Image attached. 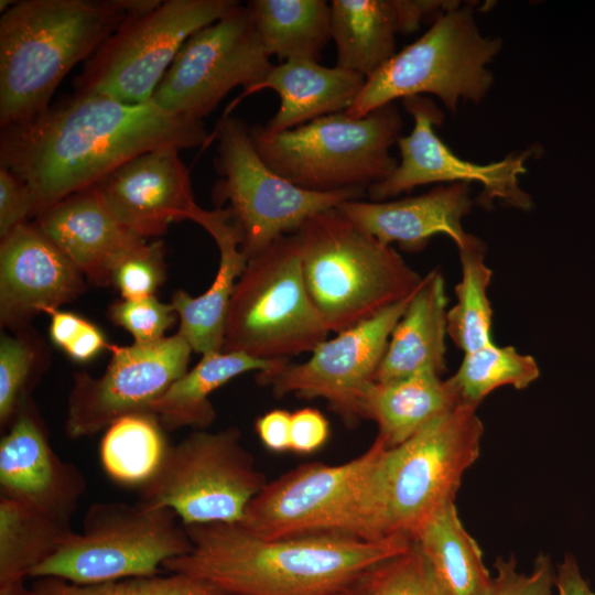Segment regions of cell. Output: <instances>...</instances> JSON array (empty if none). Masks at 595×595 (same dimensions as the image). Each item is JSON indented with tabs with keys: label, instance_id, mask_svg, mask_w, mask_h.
I'll list each match as a JSON object with an SVG mask.
<instances>
[{
	"label": "cell",
	"instance_id": "cell-8",
	"mask_svg": "<svg viewBox=\"0 0 595 595\" xmlns=\"http://www.w3.org/2000/svg\"><path fill=\"white\" fill-rule=\"evenodd\" d=\"M328 333L305 286L295 234L248 260L230 300L223 351L290 360L312 353Z\"/></svg>",
	"mask_w": 595,
	"mask_h": 595
},
{
	"label": "cell",
	"instance_id": "cell-40",
	"mask_svg": "<svg viewBox=\"0 0 595 595\" xmlns=\"http://www.w3.org/2000/svg\"><path fill=\"white\" fill-rule=\"evenodd\" d=\"M489 595H552L556 570L550 555L540 553L530 573L519 572L513 555L498 556Z\"/></svg>",
	"mask_w": 595,
	"mask_h": 595
},
{
	"label": "cell",
	"instance_id": "cell-33",
	"mask_svg": "<svg viewBox=\"0 0 595 595\" xmlns=\"http://www.w3.org/2000/svg\"><path fill=\"white\" fill-rule=\"evenodd\" d=\"M462 279L455 286L456 303L447 310V335L464 353L491 343L493 309L487 290L491 269L485 262L486 246L474 235L457 246Z\"/></svg>",
	"mask_w": 595,
	"mask_h": 595
},
{
	"label": "cell",
	"instance_id": "cell-7",
	"mask_svg": "<svg viewBox=\"0 0 595 595\" xmlns=\"http://www.w3.org/2000/svg\"><path fill=\"white\" fill-rule=\"evenodd\" d=\"M473 8L458 1L441 12L421 37L366 78L345 113L360 118L397 99L422 94L435 95L452 112L459 100L479 102L494 83L487 65L502 41L480 34Z\"/></svg>",
	"mask_w": 595,
	"mask_h": 595
},
{
	"label": "cell",
	"instance_id": "cell-35",
	"mask_svg": "<svg viewBox=\"0 0 595 595\" xmlns=\"http://www.w3.org/2000/svg\"><path fill=\"white\" fill-rule=\"evenodd\" d=\"M44 348L32 327L2 333L0 338V425L8 429L22 400L31 396L47 367Z\"/></svg>",
	"mask_w": 595,
	"mask_h": 595
},
{
	"label": "cell",
	"instance_id": "cell-12",
	"mask_svg": "<svg viewBox=\"0 0 595 595\" xmlns=\"http://www.w3.org/2000/svg\"><path fill=\"white\" fill-rule=\"evenodd\" d=\"M235 426L195 430L170 445L153 478L138 489L141 504L173 510L185 526L238 524L268 483Z\"/></svg>",
	"mask_w": 595,
	"mask_h": 595
},
{
	"label": "cell",
	"instance_id": "cell-39",
	"mask_svg": "<svg viewBox=\"0 0 595 595\" xmlns=\"http://www.w3.org/2000/svg\"><path fill=\"white\" fill-rule=\"evenodd\" d=\"M108 316L113 324L128 331L136 343L142 344L164 338V333L178 318L172 304L160 302L155 295L116 301L110 304Z\"/></svg>",
	"mask_w": 595,
	"mask_h": 595
},
{
	"label": "cell",
	"instance_id": "cell-6",
	"mask_svg": "<svg viewBox=\"0 0 595 595\" xmlns=\"http://www.w3.org/2000/svg\"><path fill=\"white\" fill-rule=\"evenodd\" d=\"M402 126L391 102L360 118L339 112L278 133L255 125L250 134L262 161L301 188L320 193L367 191L397 167L390 148Z\"/></svg>",
	"mask_w": 595,
	"mask_h": 595
},
{
	"label": "cell",
	"instance_id": "cell-48",
	"mask_svg": "<svg viewBox=\"0 0 595 595\" xmlns=\"http://www.w3.org/2000/svg\"><path fill=\"white\" fill-rule=\"evenodd\" d=\"M0 595H31L24 581L0 584Z\"/></svg>",
	"mask_w": 595,
	"mask_h": 595
},
{
	"label": "cell",
	"instance_id": "cell-44",
	"mask_svg": "<svg viewBox=\"0 0 595 595\" xmlns=\"http://www.w3.org/2000/svg\"><path fill=\"white\" fill-rule=\"evenodd\" d=\"M104 333L93 323L86 322L80 332L64 351L75 361L85 363L108 348Z\"/></svg>",
	"mask_w": 595,
	"mask_h": 595
},
{
	"label": "cell",
	"instance_id": "cell-22",
	"mask_svg": "<svg viewBox=\"0 0 595 595\" xmlns=\"http://www.w3.org/2000/svg\"><path fill=\"white\" fill-rule=\"evenodd\" d=\"M451 0H333L332 39L336 66L361 74L376 73L396 54V35L418 31L455 6Z\"/></svg>",
	"mask_w": 595,
	"mask_h": 595
},
{
	"label": "cell",
	"instance_id": "cell-5",
	"mask_svg": "<svg viewBox=\"0 0 595 595\" xmlns=\"http://www.w3.org/2000/svg\"><path fill=\"white\" fill-rule=\"evenodd\" d=\"M385 442L355 458L331 465H300L267 483L238 523L263 539L334 533L363 540L382 532L378 467Z\"/></svg>",
	"mask_w": 595,
	"mask_h": 595
},
{
	"label": "cell",
	"instance_id": "cell-29",
	"mask_svg": "<svg viewBox=\"0 0 595 595\" xmlns=\"http://www.w3.org/2000/svg\"><path fill=\"white\" fill-rule=\"evenodd\" d=\"M441 595H489L494 576L455 502L429 519L413 538Z\"/></svg>",
	"mask_w": 595,
	"mask_h": 595
},
{
	"label": "cell",
	"instance_id": "cell-11",
	"mask_svg": "<svg viewBox=\"0 0 595 595\" xmlns=\"http://www.w3.org/2000/svg\"><path fill=\"white\" fill-rule=\"evenodd\" d=\"M215 169L219 178L212 190L215 208L230 209L242 234L241 251L248 260L284 235L295 234L311 217L346 201L361 199L366 190L311 192L272 171L260 158L250 127L225 115L216 125Z\"/></svg>",
	"mask_w": 595,
	"mask_h": 595
},
{
	"label": "cell",
	"instance_id": "cell-20",
	"mask_svg": "<svg viewBox=\"0 0 595 595\" xmlns=\"http://www.w3.org/2000/svg\"><path fill=\"white\" fill-rule=\"evenodd\" d=\"M180 151L162 147L143 152L95 184L113 217L143 239L163 236L197 207Z\"/></svg>",
	"mask_w": 595,
	"mask_h": 595
},
{
	"label": "cell",
	"instance_id": "cell-26",
	"mask_svg": "<svg viewBox=\"0 0 595 595\" xmlns=\"http://www.w3.org/2000/svg\"><path fill=\"white\" fill-rule=\"evenodd\" d=\"M446 307L444 278L434 269L423 275L393 328L376 375L377 382L426 371L440 376L445 372Z\"/></svg>",
	"mask_w": 595,
	"mask_h": 595
},
{
	"label": "cell",
	"instance_id": "cell-42",
	"mask_svg": "<svg viewBox=\"0 0 595 595\" xmlns=\"http://www.w3.org/2000/svg\"><path fill=\"white\" fill-rule=\"evenodd\" d=\"M329 422L315 408H302L291 413L290 451L310 455L320 451L328 441Z\"/></svg>",
	"mask_w": 595,
	"mask_h": 595
},
{
	"label": "cell",
	"instance_id": "cell-18",
	"mask_svg": "<svg viewBox=\"0 0 595 595\" xmlns=\"http://www.w3.org/2000/svg\"><path fill=\"white\" fill-rule=\"evenodd\" d=\"M86 486L83 473L54 452L32 396L25 397L0 441V496L71 521Z\"/></svg>",
	"mask_w": 595,
	"mask_h": 595
},
{
	"label": "cell",
	"instance_id": "cell-19",
	"mask_svg": "<svg viewBox=\"0 0 595 595\" xmlns=\"http://www.w3.org/2000/svg\"><path fill=\"white\" fill-rule=\"evenodd\" d=\"M85 277L33 223H24L0 242V323L18 331L37 314L77 299Z\"/></svg>",
	"mask_w": 595,
	"mask_h": 595
},
{
	"label": "cell",
	"instance_id": "cell-38",
	"mask_svg": "<svg viewBox=\"0 0 595 595\" xmlns=\"http://www.w3.org/2000/svg\"><path fill=\"white\" fill-rule=\"evenodd\" d=\"M165 278L164 245L145 241L115 269L112 283L125 300L153 296Z\"/></svg>",
	"mask_w": 595,
	"mask_h": 595
},
{
	"label": "cell",
	"instance_id": "cell-46",
	"mask_svg": "<svg viewBox=\"0 0 595 595\" xmlns=\"http://www.w3.org/2000/svg\"><path fill=\"white\" fill-rule=\"evenodd\" d=\"M47 314L51 316L50 337L63 350L73 342L87 322V320L75 313L58 309L51 310Z\"/></svg>",
	"mask_w": 595,
	"mask_h": 595
},
{
	"label": "cell",
	"instance_id": "cell-4",
	"mask_svg": "<svg viewBox=\"0 0 595 595\" xmlns=\"http://www.w3.org/2000/svg\"><path fill=\"white\" fill-rule=\"evenodd\" d=\"M295 236L310 298L335 334L409 298L422 282L391 246L335 208L307 219Z\"/></svg>",
	"mask_w": 595,
	"mask_h": 595
},
{
	"label": "cell",
	"instance_id": "cell-36",
	"mask_svg": "<svg viewBox=\"0 0 595 595\" xmlns=\"http://www.w3.org/2000/svg\"><path fill=\"white\" fill-rule=\"evenodd\" d=\"M31 595H223L212 585L182 574L77 584L58 577L33 578Z\"/></svg>",
	"mask_w": 595,
	"mask_h": 595
},
{
	"label": "cell",
	"instance_id": "cell-21",
	"mask_svg": "<svg viewBox=\"0 0 595 595\" xmlns=\"http://www.w3.org/2000/svg\"><path fill=\"white\" fill-rule=\"evenodd\" d=\"M34 224L98 286L111 284L117 266L148 241L113 217L95 185L52 205Z\"/></svg>",
	"mask_w": 595,
	"mask_h": 595
},
{
	"label": "cell",
	"instance_id": "cell-17",
	"mask_svg": "<svg viewBox=\"0 0 595 595\" xmlns=\"http://www.w3.org/2000/svg\"><path fill=\"white\" fill-rule=\"evenodd\" d=\"M402 105L414 119V127L410 134L397 140L400 162L394 171L367 188L371 202H385L431 183L476 182L483 187L478 197L482 206L491 207L498 201L504 206L531 209L532 198L520 187L519 177L526 173L524 162L537 153L536 148L488 164L465 161L435 133L434 127L442 125L444 116L432 99L412 96L402 99Z\"/></svg>",
	"mask_w": 595,
	"mask_h": 595
},
{
	"label": "cell",
	"instance_id": "cell-15",
	"mask_svg": "<svg viewBox=\"0 0 595 595\" xmlns=\"http://www.w3.org/2000/svg\"><path fill=\"white\" fill-rule=\"evenodd\" d=\"M413 294L323 340L307 360H289L257 372V383L270 387L278 398L294 394L307 400L324 399L346 426L357 425L363 419V398L376 381L391 333Z\"/></svg>",
	"mask_w": 595,
	"mask_h": 595
},
{
	"label": "cell",
	"instance_id": "cell-27",
	"mask_svg": "<svg viewBox=\"0 0 595 595\" xmlns=\"http://www.w3.org/2000/svg\"><path fill=\"white\" fill-rule=\"evenodd\" d=\"M461 403L451 377L420 372L387 382L375 381L361 402V416L378 426L377 436L388 447L408 441Z\"/></svg>",
	"mask_w": 595,
	"mask_h": 595
},
{
	"label": "cell",
	"instance_id": "cell-34",
	"mask_svg": "<svg viewBox=\"0 0 595 595\" xmlns=\"http://www.w3.org/2000/svg\"><path fill=\"white\" fill-rule=\"evenodd\" d=\"M540 369L530 355L512 346L488 343L464 353L458 370L451 377L462 404L477 408L494 390L511 386L517 390L529 387L539 378Z\"/></svg>",
	"mask_w": 595,
	"mask_h": 595
},
{
	"label": "cell",
	"instance_id": "cell-14",
	"mask_svg": "<svg viewBox=\"0 0 595 595\" xmlns=\"http://www.w3.org/2000/svg\"><path fill=\"white\" fill-rule=\"evenodd\" d=\"M272 67L248 7L239 3L183 43L151 101L180 118L203 121L230 90L242 86L241 97L247 96Z\"/></svg>",
	"mask_w": 595,
	"mask_h": 595
},
{
	"label": "cell",
	"instance_id": "cell-41",
	"mask_svg": "<svg viewBox=\"0 0 595 595\" xmlns=\"http://www.w3.org/2000/svg\"><path fill=\"white\" fill-rule=\"evenodd\" d=\"M32 213L28 186L10 170L0 166V238L26 223Z\"/></svg>",
	"mask_w": 595,
	"mask_h": 595
},
{
	"label": "cell",
	"instance_id": "cell-2",
	"mask_svg": "<svg viewBox=\"0 0 595 595\" xmlns=\"http://www.w3.org/2000/svg\"><path fill=\"white\" fill-rule=\"evenodd\" d=\"M193 548L163 570L205 582L223 595H334L379 564L405 552L412 540H363L321 533L263 539L239 524L186 527Z\"/></svg>",
	"mask_w": 595,
	"mask_h": 595
},
{
	"label": "cell",
	"instance_id": "cell-32",
	"mask_svg": "<svg viewBox=\"0 0 595 595\" xmlns=\"http://www.w3.org/2000/svg\"><path fill=\"white\" fill-rule=\"evenodd\" d=\"M169 446L156 415L136 413L118 419L105 430L99 457L112 482L139 489L156 474Z\"/></svg>",
	"mask_w": 595,
	"mask_h": 595
},
{
	"label": "cell",
	"instance_id": "cell-24",
	"mask_svg": "<svg viewBox=\"0 0 595 595\" xmlns=\"http://www.w3.org/2000/svg\"><path fill=\"white\" fill-rule=\"evenodd\" d=\"M190 220L202 226L219 250L218 270L210 286L197 298L177 290L171 304L177 313V333L193 351L204 355L223 350L225 325L235 285L248 258L241 251L242 234L227 207L206 210L197 206Z\"/></svg>",
	"mask_w": 595,
	"mask_h": 595
},
{
	"label": "cell",
	"instance_id": "cell-31",
	"mask_svg": "<svg viewBox=\"0 0 595 595\" xmlns=\"http://www.w3.org/2000/svg\"><path fill=\"white\" fill-rule=\"evenodd\" d=\"M73 533L71 521L0 496V584L30 577Z\"/></svg>",
	"mask_w": 595,
	"mask_h": 595
},
{
	"label": "cell",
	"instance_id": "cell-47",
	"mask_svg": "<svg viewBox=\"0 0 595 595\" xmlns=\"http://www.w3.org/2000/svg\"><path fill=\"white\" fill-rule=\"evenodd\" d=\"M334 595H372L369 580H368V574L365 575L361 580L354 583L353 585L342 589L340 592Z\"/></svg>",
	"mask_w": 595,
	"mask_h": 595
},
{
	"label": "cell",
	"instance_id": "cell-1",
	"mask_svg": "<svg viewBox=\"0 0 595 595\" xmlns=\"http://www.w3.org/2000/svg\"><path fill=\"white\" fill-rule=\"evenodd\" d=\"M207 139L203 121L180 118L153 101L132 105L73 93L1 128L0 166L28 186L35 218L143 152L194 148Z\"/></svg>",
	"mask_w": 595,
	"mask_h": 595
},
{
	"label": "cell",
	"instance_id": "cell-9",
	"mask_svg": "<svg viewBox=\"0 0 595 595\" xmlns=\"http://www.w3.org/2000/svg\"><path fill=\"white\" fill-rule=\"evenodd\" d=\"M476 409L459 404L402 444L383 446L378 479L385 538L413 540L429 519L455 502L480 453L484 425Z\"/></svg>",
	"mask_w": 595,
	"mask_h": 595
},
{
	"label": "cell",
	"instance_id": "cell-3",
	"mask_svg": "<svg viewBox=\"0 0 595 595\" xmlns=\"http://www.w3.org/2000/svg\"><path fill=\"white\" fill-rule=\"evenodd\" d=\"M158 0H22L0 18V127L51 106L63 78Z\"/></svg>",
	"mask_w": 595,
	"mask_h": 595
},
{
	"label": "cell",
	"instance_id": "cell-23",
	"mask_svg": "<svg viewBox=\"0 0 595 595\" xmlns=\"http://www.w3.org/2000/svg\"><path fill=\"white\" fill-rule=\"evenodd\" d=\"M470 184L439 185L432 191L396 201H346L335 209L381 244L397 242L407 252H418L436 235L450 237L457 246L469 234L462 219L472 209Z\"/></svg>",
	"mask_w": 595,
	"mask_h": 595
},
{
	"label": "cell",
	"instance_id": "cell-13",
	"mask_svg": "<svg viewBox=\"0 0 595 595\" xmlns=\"http://www.w3.org/2000/svg\"><path fill=\"white\" fill-rule=\"evenodd\" d=\"M237 0H165L130 14L85 62L74 93L145 104L183 43L235 8Z\"/></svg>",
	"mask_w": 595,
	"mask_h": 595
},
{
	"label": "cell",
	"instance_id": "cell-43",
	"mask_svg": "<svg viewBox=\"0 0 595 595\" xmlns=\"http://www.w3.org/2000/svg\"><path fill=\"white\" fill-rule=\"evenodd\" d=\"M291 412L272 409L257 418L256 433L262 445L274 453L290 451Z\"/></svg>",
	"mask_w": 595,
	"mask_h": 595
},
{
	"label": "cell",
	"instance_id": "cell-37",
	"mask_svg": "<svg viewBox=\"0 0 595 595\" xmlns=\"http://www.w3.org/2000/svg\"><path fill=\"white\" fill-rule=\"evenodd\" d=\"M368 580L372 595H441L413 541L409 550L372 569Z\"/></svg>",
	"mask_w": 595,
	"mask_h": 595
},
{
	"label": "cell",
	"instance_id": "cell-45",
	"mask_svg": "<svg viewBox=\"0 0 595 595\" xmlns=\"http://www.w3.org/2000/svg\"><path fill=\"white\" fill-rule=\"evenodd\" d=\"M554 587L558 595H595L571 553H566L556 567Z\"/></svg>",
	"mask_w": 595,
	"mask_h": 595
},
{
	"label": "cell",
	"instance_id": "cell-30",
	"mask_svg": "<svg viewBox=\"0 0 595 595\" xmlns=\"http://www.w3.org/2000/svg\"><path fill=\"white\" fill-rule=\"evenodd\" d=\"M268 54L281 61H315L332 40L325 0H251L246 4Z\"/></svg>",
	"mask_w": 595,
	"mask_h": 595
},
{
	"label": "cell",
	"instance_id": "cell-25",
	"mask_svg": "<svg viewBox=\"0 0 595 595\" xmlns=\"http://www.w3.org/2000/svg\"><path fill=\"white\" fill-rule=\"evenodd\" d=\"M366 77L315 61H285L273 65L249 94L270 88L280 97L277 113L263 126L270 133L291 130L324 116L345 112L360 93Z\"/></svg>",
	"mask_w": 595,
	"mask_h": 595
},
{
	"label": "cell",
	"instance_id": "cell-10",
	"mask_svg": "<svg viewBox=\"0 0 595 595\" xmlns=\"http://www.w3.org/2000/svg\"><path fill=\"white\" fill-rule=\"evenodd\" d=\"M192 548L186 527L171 509L140 501H98L87 509L82 532L74 531L30 577L77 584L150 577Z\"/></svg>",
	"mask_w": 595,
	"mask_h": 595
},
{
	"label": "cell",
	"instance_id": "cell-28",
	"mask_svg": "<svg viewBox=\"0 0 595 595\" xmlns=\"http://www.w3.org/2000/svg\"><path fill=\"white\" fill-rule=\"evenodd\" d=\"M289 360H261L242 353L212 351L152 403L150 411L156 415L165 432L182 428L207 430L216 419L210 401L214 391L231 379L248 371H267Z\"/></svg>",
	"mask_w": 595,
	"mask_h": 595
},
{
	"label": "cell",
	"instance_id": "cell-16",
	"mask_svg": "<svg viewBox=\"0 0 595 595\" xmlns=\"http://www.w3.org/2000/svg\"><path fill=\"white\" fill-rule=\"evenodd\" d=\"M107 349L111 358L102 375L73 376L64 426L71 439L105 431L126 415L151 412L152 403L188 370L193 351L178 333L147 344H109Z\"/></svg>",
	"mask_w": 595,
	"mask_h": 595
}]
</instances>
